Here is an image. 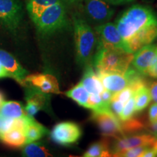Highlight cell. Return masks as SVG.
<instances>
[{"mask_svg": "<svg viewBox=\"0 0 157 157\" xmlns=\"http://www.w3.org/2000/svg\"><path fill=\"white\" fill-rule=\"evenodd\" d=\"M134 97L136 112H140L147 108L152 100L150 89L147 85L142 86L135 90Z\"/></svg>", "mask_w": 157, "mask_h": 157, "instance_id": "7402d4cb", "label": "cell"}, {"mask_svg": "<svg viewBox=\"0 0 157 157\" xmlns=\"http://www.w3.org/2000/svg\"><path fill=\"white\" fill-rule=\"evenodd\" d=\"M0 141L11 148H23L26 144L24 130L12 127L5 132H0Z\"/></svg>", "mask_w": 157, "mask_h": 157, "instance_id": "2e32d148", "label": "cell"}, {"mask_svg": "<svg viewBox=\"0 0 157 157\" xmlns=\"http://www.w3.org/2000/svg\"><path fill=\"white\" fill-rule=\"evenodd\" d=\"M135 93V90L132 88L127 87L124 89H123L121 91L118 92L113 94L112 98L111 99L113 100H117V101H120L121 103H122L124 105L129 101V98H130L133 95V94Z\"/></svg>", "mask_w": 157, "mask_h": 157, "instance_id": "4316f807", "label": "cell"}, {"mask_svg": "<svg viewBox=\"0 0 157 157\" xmlns=\"http://www.w3.org/2000/svg\"><path fill=\"white\" fill-rule=\"evenodd\" d=\"M35 26L40 34L48 35L63 29L67 24L66 7L63 2L45 9L34 21Z\"/></svg>", "mask_w": 157, "mask_h": 157, "instance_id": "277c9868", "label": "cell"}, {"mask_svg": "<svg viewBox=\"0 0 157 157\" xmlns=\"http://www.w3.org/2000/svg\"><path fill=\"white\" fill-rule=\"evenodd\" d=\"M135 111V97L134 94L129 98V100L124 105L122 111L119 115V119L120 121H125L127 119H131L134 116Z\"/></svg>", "mask_w": 157, "mask_h": 157, "instance_id": "484cf974", "label": "cell"}, {"mask_svg": "<svg viewBox=\"0 0 157 157\" xmlns=\"http://www.w3.org/2000/svg\"><path fill=\"white\" fill-rule=\"evenodd\" d=\"M134 54L113 46L96 45L91 64L96 71L124 74L130 66Z\"/></svg>", "mask_w": 157, "mask_h": 157, "instance_id": "7a4b0ae2", "label": "cell"}, {"mask_svg": "<svg viewBox=\"0 0 157 157\" xmlns=\"http://www.w3.org/2000/svg\"><path fill=\"white\" fill-rule=\"evenodd\" d=\"M80 82L90 94H100L105 89L94 71L91 63L85 66L83 77Z\"/></svg>", "mask_w": 157, "mask_h": 157, "instance_id": "e0dca14e", "label": "cell"}, {"mask_svg": "<svg viewBox=\"0 0 157 157\" xmlns=\"http://www.w3.org/2000/svg\"><path fill=\"white\" fill-rule=\"evenodd\" d=\"M149 147L148 146H137L134 147V148H131L127 150L121 152L120 154H119L118 156H124V157H139L142 156L143 153L147 148H148Z\"/></svg>", "mask_w": 157, "mask_h": 157, "instance_id": "83f0119b", "label": "cell"}, {"mask_svg": "<svg viewBox=\"0 0 157 157\" xmlns=\"http://www.w3.org/2000/svg\"><path fill=\"white\" fill-rule=\"evenodd\" d=\"M0 115L7 119H15L27 115L24 105L18 101H3L0 107Z\"/></svg>", "mask_w": 157, "mask_h": 157, "instance_id": "d6986e66", "label": "cell"}, {"mask_svg": "<svg viewBox=\"0 0 157 157\" xmlns=\"http://www.w3.org/2000/svg\"><path fill=\"white\" fill-rule=\"evenodd\" d=\"M121 127L122 129L123 135L130 134L137 131H140L145 127L144 123L138 119H131L125 121H121Z\"/></svg>", "mask_w": 157, "mask_h": 157, "instance_id": "d4e9b609", "label": "cell"}, {"mask_svg": "<svg viewBox=\"0 0 157 157\" xmlns=\"http://www.w3.org/2000/svg\"><path fill=\"white\" fill-rule=\"evenodd\" d=\"M13 78L10 73L3 66H2V65L0 64V78Z\"/></svg>", "mask_w": 157, "mask_h": 157, "instance_id": "836d02e7", "label": "cell"}, {"mask_svg": "<svg viewBox=\"0 0 157 157\" xmlns=\"http://www.w3.org/2000/svg\"><path fill=\"white\" fill-rule=\"evenodd\" d=\"M26 143H32L41 139L43 136L50 133L49 129L34 119V117L29 116L25 127Z\"/></svg>", "mask_w": 157, "mask_h": 157, "instance_id": "ac0fdd59", "label": "cell"}, {"mask_svg": "<svg viewBox=\"0 0 157 157\" xmlns=\"http://www.w3.org/2000/svg\"><path fill=\"white\" fill-rule=\"evenodd\" d=\"M23 17L19 0H0V25L12 33L16 32Z\"/></svg>", "mask_w": 157, "mask_h": 157, "instance_id": "5b68a950", "label": "cell"}, {"mask_svg": "<svg viewBox=\"0 0 157 157\" xmlns=\"http://www.w3.org/2000/svg\"><path fill=\"white\" fill-rule=\"evenodd\" d=\"M156 57L157 46L150 44L143 46L135 52L131 63L135 69L146 76L147 71L155 62Z\"/></svg>", "mask_w": 157, "mask_h": 157, "instance_id": "30bf717a", "label": "cell"}, {"mask_svg": "<svg viewBox=\"0 0 157 157\" xmlns=\"http://www.w3.org/2000/svg\"><path fill=\"white\" fill-rule=\"evenodd\" d=\"M149 129H150V133L154 135L157 138V122L150 124Z\"/></svg>", "mask_w": 157, "mask_h": 157, "instance_id": "8d00e7d4", "label": "cell"}, {"mask_svg": "<svg viewBox=\"0 0 157 157\" xmlns=\"http://www.w3.org/2000/svg\"><path fill=\"white\" fill-rule=\"evenodd\" d=\"M100 96H101V99L103 100V102L110 104L111 101V98H112L113 93H111V92L107 90L106 89H104L103 91H102L101 93H100Z\"/></svg>", "mask_w": 157, "mask_h": 157, "instance_id": "1f68e13d", "label": "cell"}, {"mask_svg": "<svg viewBox=\"0 0 157 157\" xmlns=\"http://www.w3.org/2000/svg\"><path fill=\"white\" fill-rule=\"evenodd\" d=\"M152 148H154V150L156 151V153H157V138H156V140H155V142L154 143V144L152 145Z\"/></svg>", "mask_w": 157, "mask_h": 157, "instance_id": "f35d334b", "label": "cell"}, {"mask_svg": "<svg viewBox=\"0 0 157 157\" xmlns=\"http://www.w3.org/2000/svg\"><path fill=\"white\" fill-rule=\"evenodd\" d=\"M74 40L77 63L81 66L91 63L97 44V37L89 24L82 17H74Z\"/></svg>", "mask_w": 157, "mask_h": 157, "instance_id": "3957f363", "label": "cell"}, {"mask_svg": "<svg viewBox=\"0 0 157 157\" xmlns=\"http://www.w3.org/2000/svg\"><path fill=\"white\" fill-rule=\"evenodd\" d=\"M98 78L105 89L114 94L128 87V82L124 74L96 71Z\"/></svg>", "mask_w": 157, "mask_h": 157, "instance_id": "5bb4252c", "label": "cell"}, {"mask_svg": "<svg viewBox=\"0 0 157 157\" xmlns=\"http://www.w3.org/2000/svg\"><path fill=\"white\" fill-rule=\"evenodd\" d=\"M25 102L35 104L40 111L50 112V94L44 93L40 90L31 85L25 86Z\"/></svg>", "mask_w": 157, "mask_h": 157, "instance_id": "9a60e30c", "label": "cell"}, {"mask_svg": "<svg viewBox=\"0 0 157 157\" xmlns=\"http://www.w3.org/2000/svg\"><path fill=\"white\" fill-rule=\"evenodd\" d=\"M63 2L62 0H29L26 8L29 16L34 22L42 13L50 6Z\"/></svg>", "mask_w": 157, "mask_h": 157, "instance_id": "ffe728a7", "label": "cell"}, {"mask_svg": "<svg viewBox=\"0 0 157 157\" xmlns=\"http://www.w3.org/2000/svg\"><path fill=\"white\" fill-rule=\"evenodd\" d=\"M148 120L150 124L157 122V103H153L149 108Z\"/></svg>", "mask_w": 157, "mask_h": 157, "instance_id": "f546056e", "label": "cell"}, {"mask_svg": "<svg viewBox=\"0 0 157 157\" xmlns=\"http://www.w3.org/2000/svg\"><path fill=\"white\" fill-rule=\"evenodd\" d=\"M65 1L67 2L68 3H70V4H75V3L80 2L82 0H65Z\"/></svg>", "mask_w": 157, "mask_h": 157, "instance_id": "74e56055", "label": "cell"}, {"mask_svg": "<svg viewBox=\"0 0 157 157\" xmlns=\"http://www.w3.org/2000/svg\"><path fill=\"white\" fill-rule=\"evenodd\" d=\"M22 155L26 157H46L51 156L52 154L48 148L40 142L26 143L23 147Z\"/></svg>", "mask_w": 157, "mask_h": 157, "instance_id": "cb8c5ba5", "label": "cell"}, {"mask_svg": "<svg viewBox=\"0 0 157 157\" xmlns=\"http://www.w3.org/2000/svg\"><path fill=\"white\" fill-rule=\"evenodd\" d=\"M64 94L68 98L76 102L79 105L86 108V109H88L90 93L84 87V86L82 85L81 82L76 84V85L72 87L71 89L68 90Z\"/></svg>", "mask_w": 157, "mask_h": 157, "instance_id": "44dd1931", "label": "cell"}, {"mask_svg": "<svg viewBox=\"0 0 157 157\" xmlns=\"http://www.w3.org/2000/svg\"><path fill=\"white\" fill-rule=\"evenodd\" d=\"M152 156H157V153L154 148H150V147H149L148 148H147L142 155V157H152Z\"/></svg>", "mask_w": 157, "mask_h": 157, "instance_id": "e575fe53", "label": "cell"}, {"mask_svg": "<svg viewBox=\"0 0 157 157\" xmlns=\"http://www.w3.org/2000/svg\"><path fill=\"white\" fill-rule=\"evenodd\" d=\"M84 157L111 156L109 143L107 140H103L91 144L84 153Z\"/></svg>", "mask_w": 157, "mask_h": 157, "instance_id": "603a6c76", "label": "cell"}, {"mask_svg": "<svg viewBox=\"0 0 157 157\" xmlns=\"http://www.w3.org/2000/svg\"><path fill=\"white\" fill-rule=\"evenodd\" d=\"M85 10L90 18L98 23L106 22L113 14L106 0H86Z\"/></svg>", "mask_w": 157, "mask_h": 157, "instance_id": "7c38bea8", "label": "cell"}, {"mask_svg": "<svg viewBox=\"0 0 157 157\" xmlns=\"http://www.w3.org/2000/svg\"><path fill=\"white\" fill-rule=\"evenodd\" d=\"M156 140V137L151 133L136 134L130 136L122 135L115 138L111 148H110V152L111 156H118L121 152L134 147L141 146H152Z\"/></svg>", "mask_w": 157, "mask_h": 157, "instance_id": "52a82bcc", "label": "cell"}, {"mask_svg": "<svg viewBox=\"0 0 157 157\" xmlns=\"http://www.w3.org/2000/svg\"><path fill=\"white\" fill-rule=\"evenodd\" d=\"M97 34V44L102 46H113L124 49L131 52L123 40L115 24L112 23H103L95 28Z\"/></svg>", "mask_w": 157, "mask_h": 157, "instance_id": "9c48e42d", "label": "cell"}, {"mask_svg": "<svg viewBox=\"0 0 157 157\" xmlns=\"http://www.w3.org/2000/svg\"><path fill=\"white\" fill-rule=\"evenodd\" d=\"M0 64L10 73L13 79L25 87V78L29 71L21 66L13 55L2 49H0Z\"/></svg>", "mask_w": 157, "mask_h": 157, "instance_id": "4fadbf2b", "label": "cell"}, {"mask_svg": "<svg viewBox=\"0 0 157 157\" xmlns=\"http://www.w3.org/2000/svg\"><path fill=\"white\" fill-rule=\"evenodd\" d=\"M82 134V129L73 121H63L52 128L50 132L52 140L60 146H68L79 140Z\"/></svg>", "mask_w": 157, "mask_h": 157, "instance_id": "8992f818", "label": "cell"}, {"mask_svg": "<svg viewBox=\"0 0 157 157\" xmlns=\"http://www.w3.org/2000/svg\"><path fill=\"white\" fill-rule=\"evenodd\" d=\"M149 89H150L151 99L154 101V103H157V81L153 82Z\"/></svg>", "mask_w": 157, "mask_h": 157, "instance_id": "d6a6232c", "label": "cell"}, {"mask_svg": "<svg viewBox=\"0 0 157 157\" xmlns=\"http://www.w3.org/2000/svg\"><path fill=\"white\" fill-rule=\"evenodd\" d=\"M106 1L109 4L113 5H124V4L129 3L131 2H133L134 0H106Z\"/></svg>", "mask_w": 157, "mask_h": 157, "instance_id": "d590c367", "label": "cell"}, {"mask_svg": "<svg viewBox=\"0 0 157 157\" xmlns=\"http://www.w3.org/2000/svg\"><path fill=\"white\" fill-rule=\"evenodd\" d=\"M91 119L98 125L101 134L104 137L117 138L124 135L121 121L112 111L93 112Z\"/></svg>", "mask_w": 157, "mask_h": 157, "instance_id": "ba28073f", "label": "cell"}, {"mask_svg": "<svg viewBox=\"0 0 157 157\" xmlns=\"http://www.w3.org/2000/svg\"><path fill=\"white\" fill-rule=\"evenodd\" d=\"M115 25L132 53L157 39V16L146 6H132L119 17Z\"/></svg>", "mask_w": 157, "mask_h": 157, "instance_id": "6da1fadb", "label": "cell"}, {"mask_svg": "<svg viewBox=\"0 0 157 157\" xmlns=\"http://www.w3.org/2000/svg\"><path fill=\"white\" fill-rule=\"evenodd\" d=\"M25 86H33L46 93H61L57 78L49 74H28L25 78Z\"/></svg>", "mask_w": 157, "mask_h": 157, "instance_id": "8fae6325", "label": "cell"}, {"mask_svg": "<svg viewBox=\"0 0 157 157\" xmlns=\"http://www.w3.org/2000/svg\"><path fill=\"white\" fill-rule=\"evenodd\" d=\"M124 105L122 103L117 101V100L111 99V103H110V108H111V110L118 118H119L121 111H122Z\"/></svg>", "mask_w": 157, "mask_h": 157, "instance_id": "f1b7e54d", "label": "cell"}, {"mask_svg": "<svg viewBox=\"0 0 157 157\" xmlns=\"http://www.w3.org/2000/svg\"><path fill=\"white\" fill-rule=\"evenodd\" d=\"M146 76H148L154 78H157V57L155 62L147 71Z\"/></svg>", "mask_w": 157, "mask_h": 157, "instance_id": "4dcf8cb0", "label": "cell"}]
</instances>
